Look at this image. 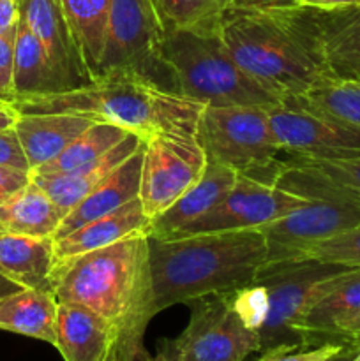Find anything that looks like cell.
<instances>
[{
  "instance_id": "29",
  "label": "cell",
  "mask_w": 360,
  "mask_h": 361,
  "mask_svg": "<svg viewBox=\"0 0 360 361\" xmlns=\"http://www.w3.org/2000/svg\"><path fill=\"white\" fill-rule=\"evenodd\" d=\"M293 101L360 129V81L323 80Z\"/></svg>"
},
{
  "instance_id": "45",
  "label": "cell",
  "mask_w": 360,
  "mask_h": 361,
  "mask_svg": "<svg viewBox=\"0 0 360 361\" xmlns=\"http://www.w3.org/2000/svg\"><path fill=\"white\" fill-rule=\"evenodd\" d=\"M106 361H133V360H129V358H127V356H124V355H120V353H113V355L112 356H109V358L108 360H106Z\"/></svg>"
},
{
  "instance_id": "44",
  "label": "cell",
  "mask_w": 360,
  "mask_h": 361,
  "mask_svg": "<svg viewBox=\"0 0 360 361\" xmlns=\"http://www.w3.org/2000/svg\"><path fill=\"white\" fill-rule=\"evenodd\" d=\"M18 289H20V286L14 284V282H11L9 279H6L4 275H0V296L7 295V293L18 291Z\"/></svg>"
},
{
  "instance_id": "40",
  "label": "cell",
  "mask_w": 360,
  "mask_h": 361,
  "mask_svg": "<svg viewBox=\"0 0 360 361\" xmlns=\"http://www.w3.org/2000/svg\"><path fill=\"white\" fill-rule=\"evenodd\" d=\"M299 6L316 7V9H337V7L360 6V0H300Z\"/></svg>"
},
{
  "instance_id": "8",
  "label": "cell",
  "mask_w": 360,
  "mask_h": 361,
  "mask_svg": "<svg viewBox=\"0 0 360 361\" xmlns=\"http://www.w3.org/2000/svg\"><path fill=\"white\" fill-rule=\"evenodd\" d=\"M166 28L154 0H109L99 76H134L175 92L162 60Z\"/></svg>"
},
{
  "instance_id": "21",
  "label": "cell",
  "mask_w": 360,
  "mask_h": 361,
  "mask_svg": "<svg viewBox=\"0 0 360 361\" xmlns=\"http://www.w3.org/2000/svg\"><path fill=\"white\" fill-rule=\"evenodd\" d=\"M150 219L147 217L140 197H134L124 207L81 226L76 231L53 240L56 261L92 252L102 247L113 245L129 236L147 235Z\"/></svg>"
},
{
  "instance_id": "2",
  "label": "cell",
  "mask_w": 360,
  "mask_h": 361,
  "mask_svg": "<svg viewBox=\"0 0 360 361\" xmlns=\"http://www.w3.org/2000/svg\"><path fill=\"white\" fill-rule=\"evenodd\" d=\"M154 314L176 303L235 291L256 282L268 261L256 229L148 238Z\"/></svg>"
},
{
  "instance_id": "47",
  "label": "cell",
  "mask_w": 360,
  "mask_h": 361,
  "mask_svg": "<svg viewBox=\"0 0 360 361\" xmlns=\"http://www.w3.org/2000/svg\"><path fill=\"white\" fill-rule=\"evenodd\" d=\"M0 231H4V229H2V226H0Z\"/></svg>"
},
{
  "instance_id": "12",
  "label": "cell",
  "mask_w": 360,
  "mask_h": 361,
  "mask_svg": "<svg viewBox=\"0 0 360 361\" xmlns=\"http://www.w3.org/2000/svg\"><path fill=\"white\" fill-rule=\"evenodd\" d=\"M309 197L296 196L272 182L239 175L235 185L214 208L172 236L258 229L304 207Z\"/></svg>"
},
{
  "instance_id": "15",
  "label": "cell",
  "mask_w": 360,
  "mask_h": 361,
  "mask_svg": "<svg viewBox=\"0 0 360 361\" xmlns=\"http://www.w3.org/2000/svg\"><path fill=\"white\" fill-rule=\"evenodd\" d=\"M18 4L20 20L44 46L67 90L88 83L87 71L59 0H18Z\"/></svg>"
},
{
  "instance_id": "28",
  "label": "cell",
  "mask_w": 360,
  "mask_h": 361,
  "mask_svg": "<svg viewBox=\"0 0 360 361\" xmlns=\"http://www.w3.org/2000/svg\"><path fill=\"white\" fill-rule=\"evenodd\" d=\"M127 134L131 133H127L126 129H120L116 126H112V123H92L59 157L53 159L48 164L30 171V176L60 175V173L73 171V169L80 168V166L87 164V162H92L94 159L101 157L102 154L112 150L120 141L126 140Z\"/></svg>"
},
{
  "instance_id": "9",
  "label": "cell",
  "mask_w": 360,
  "mask_h": 361,
  "mask_svg": "<svg viewBox=\"0 0 360 361\" xmlns=\"http://www.w3.org/2000/svg\"><path fill=\"white\" fill-rule=\"evenodd\" d=\"M208 162L260 178L277 171L281 147L272 133L268 109L256 106H205L196 129Z\"/></svg>"
},
{
  "instance_id": "11",
  "label": "cell",
  "mask_w": 360,
  "mask_h": 361,
  "mask_svg": "<svg viewBox=\"0 0 360 361\" xmlns=\"http://www.w3.org/2000/svg\"><path fill=\"white\" fill-rule=\"evenodd\" d=\"M207 155L196 134L162 133L145 141L138 197L150 221L168 210L207 169Z\"/></svg>"
},
{
  "instance_id": "36",
  "label": "cell",
  "mask_w": 360,
  "mask_h": 361,
  "mask_svg": "<svg viewBox=\"0 0 360 361\" xmlns=\"http://www.w3.org/2000/svg\"><path fill=\"white\" fill-rule=\"evenodd\" d=\"M30 173L0 166V204L30 182Z\"/></svg>"
},
{
  "instance_id": "26",
  "label": "cell",
  "mask_w": 360,
  "mask_h": 361,
  "mask_svg": "<svg viewBox=\"0 0 360 361\" xmlns=\"http://www.w3.org/2000/svg\"><path fill=\"white\" fill-rule=\"evenodd\" d=\"M64 214L34 180L0 204V226L14 235L53 238Z\"/></svg>"
},
{
  "instance_id": "4",
  "label": "cell",
  "mask_w": 360,
  "mask_h": 361,
  "mask_svg": "<svg viewBox=\"0 0 360 361\" xmlns=\"http://www.w3.org/2000/svg\"><path fill=\"white\" fill-rule=\"evenodd\" d=\"M219 35L233 60L284 101L328 80L289 9H228L219 23Z\"/></svg>"
},
{
  "instance_id": "37",
  "label": "cell",
  "mask_w": 360,
  "mask_h": 361,
  "mask_svg": "<svg viewBox=\"0 0 360 361\" xmlns=\"http://www.w3.org/2000/svg\"><path fill=\"white\" fill-rule=\"evenodd\" d=\"M18 23H20L18 0H0V37L16 35Z\"/></svg>"
},
{
  "instance_id": "31",
  "label": "cell",
  "mask_w": 360,
  "mask_h": 361,
  "mask_svg": "<svg viewBox=\"0 0 360 361\" xmlns=\"http://www.w3.org/2000/svg\"><path fill=\"white\" fill-rule=\"evenodd\" d=\"M299 259H316L348 268H360V224L348 231L313 243L304 249Z\"/></svg>"
},
{
  "instance_id": "14",
  "label": "cell",
  "mask_w": 360,
  "mask_h": 361,
  "mask_svg": "<svg viewBox=\"0 0 360 361\" xmlns=\"http://www.w3.org/2000/svg\"><path fill=\"white\" fill-rule=\"evenodd\" d=\"M292 16L316 51L328 80L360 81V6L292 7Z\"/></svg>"
},
{
  "instance_id": "22",
  "label": "cell",
  "mask_w": 360,
  "mask_h": 361,
  "mask_svg": "<svg viewBox=\"0 0 360 361\" xmlns=\"http://www.w3.org/2000/svg\"><path fill=\"white\" fill-rule=\"evenodd\" d=\"M55 263L53 238L0 231V275L20 288L53 293Z\"/></svg>"
},
{
  "instance_id": "5",
  "label": "cell",
  "mask_w": 360,
  "mask_h": 361,
  "mask_svg": "<svg viewBox=\"0 0 360 361\" xmlns=\"http://www.w3.org/2000/svg\"><path fill=\"white\" fill-rule=\"evenodd\" d=\"M162 60L176 94L205 106H256L270 109L284 99L263 87L233 60L219 28L166 30Z\"/></svg>"
},
{
  "instance_id": "18",
  "label": "cell",
  "mask_w": 360,
  "mask_h": 361,
  "mask_svg": "<svg viewBox=\"0 0 360 361\" xmlns=\"http://www.w3.org/2000/svg\"><path fill=\"white\" fill-rule=\"evenodd\" d=\"M92 123L95 122L69 113H20L14 130L34 171L59 157Z\"/></svg>"
},
{
  "instance_id": "30",
  "label": "cell",
  "mask_w": 360,
  "mask_h": 361,
  "mask_svg": "<svg viewBox=\"0 0 360 361\" xmlns=\"http://www.w3.org/2000/svg\"><path fill=\"white\" fill-rule=\"evenodd\" d=\"M166 30L219 28L232 0H154Z\"/></svg>"
},
{
  "instance_id": "6",
  "label": "cell",
  "mask_w": 360,
  "mask_h": 361,
  "mask_svg": "<svg viewBox=\"0 0 360 361\" xmlns=\"http://www.w3.org/2000/svg\"><path fill=\"white\" fill-rule=\"evenodd\" d=\"M281 189L309 197L304 207L261 226L256 231L267 240L268 261L299 259L304 249L360 224V200L299 161L282 162L272 178Z\"/></svg>"
},
{
  "instance_id": "34",
  "label": "cell",
  "mask_w": 360,
  "mask_h": 361,
  "mask_svg": "<svg viewBox=\"0 0 360 361\" xmlns=\"http://www.w3.org/2000/svg\"><path fill=\"white\" fill-rule=\"evenodd\" d=\"M0 166H7V168L30 173V166H28L23 147H21L20 140H18L14 127L13 129L0 130Z\"/></svg>"
},
{
  "instance_id": "27",
  "label": "cell",
  "mask_w": 360,
  "mask_h": 361,
  "mask_svg": "<svg viewBox=\"0 0 360 361\" xmlns=\"http://www.w3.org/2000/svg\"><path fill=\"white\" fill-rule=\"evenodd\" d=\"M59 4L78 46L88 81L95 80L104 51L109 0H59Z\"/></svg>"
},
{
  "instance_id": "10",
  "label": "cell",
  "mask_w": 360,
  "mask_h": 361,
  "mask_svg": "<svg viewBox=\"0 0 360 361\" xmlns=\"http://www.w3.org/2000/svg\"><path fill=\"white\" fill-rule=\"evenodd\" d=\"M186 330L172 338L182 361H246L260 353V335L244 321L233 303V291L189 303Z\"/></svg>"
},
{
  "instance_id": "1",
  "label": "cell",
  "mask_w": 360,
  "mask_h": 361,
  "mask_svg": "<svg viewBox=\"0 0 360 361\" xmlns=\"http://www.w3.org/2000/svg\"><path fill=\"white\" fill-rule=\"evenodd\" d=\"M52 282L59 302L87 307L119 328L122 344L116 353L133 361L152 360L143 348L147 324L155 316L145 233L56 261Z\"/></svg>"
},
{
  "instance_id": "41",
  "label": "cell",
  "mask_w": 360,
  "mask_h": 361,
  "mask_svg": "<svg viewBox=\"0 0 360 361\" xmlns=\"http://www.w3.org/2000/svg\"><path fill=\"white\" fill-rule=\"evenodd\" d=\"M20 111L13 104H0V130L13 129Z\"/></svg>"
},
{
  "instance_id": "13",
  "label": "cell",
  "mask_w": 360,
  "mask_h": 361,
  "mask_svg": "<svg viewBox=\"0 0 360 361\" xmlns=\"http://www.w3.org/2000/svg\"><path fill=\"white\" fill-rule=\"evenodd\" d=\"M272 133L282 154L302 159H344L360 155V129L300 102L268 109Z\"/></svg>"
},
{
  "instance_id": "48",
  "label": "cell",
  "mask_w": 360,
  "mask_h": 361,
  "mask_svg": "<svg viewBox=\"0 0 360 361\" xmlns=\"http://www.w3.org/2000/svg\"><path fill=\"white\" fill-rule=\"evenodd\" d=\"M0 104H4V102H0Z\"/></svg>"
},
{
  "instance_id": "32",
  "label": "cell",
  "mask_w": 360,
  "mask_h": 361,
  "mask_svg": "<svg viewBox=\"0 0 360 361\" xmlns=\"http://www.w3.org/2000/svg\"><path fill=\"white\" fill-rule=\"evenodd\" d=\"M293 161H299L307 164L309 168L316 169L320 175L330 180L332 183L344 189L346 192L353 194L360 200V155L344 159H302L293 157Z\"/></svg>"
},
{
  "instance_id": "16",
  "label": "cell",
  "mask_w": 360,
  "mask_h": 361,
  "mask_svg": "<svg viewBox=\"0 0 360 361\" xmlns=\"http://www.w3.org/2000/svg\"><path fill=\"white\" fill-rule=\"evenodd\" d=\"M122 344L119 328L87 307L59 302L56 344L64 361H106Z\"/></svg>"
},
{
  "instance_id": "7",
  "label": "cell",
  "mask_w": 360,
  "mask_h": 361,
  "mask_svg": "<svg viewBox=\"0 0 360 361\" xmlns=\"http://www.w3.org/2000/svg\"><path fill=\"white\" fill-rule=\"evenodd\" d=\"M346 270L349 268L316 259L265 264L256 277V284L263 286L268 296L267 317L258 331L260 353L279 345H306L300 323Z\"/></svg>"
},
{
  "instance_id": "17",
  "label": "cell",
  "mask_w": 360,
  "mask_h": 361,
  "mask_svg": "<svg viewBox=\"0 0 360 361\" xmlns=\"http://www.w3.org/2000/svg\"><path fill=\"white\" fill-rule=\"evenodd\" d=\"M143 143L145 141L140 136L131 133L112 150L73 171L60 173V175H37L30 178L46 190V194L66 217L81 200H85L106 176L112 175Z\"/></svg>"
},
{
  "instance_id": "43",
  "label": "cell",
  "mask_w": 360,
  "mask_h": 361,
  "mask_svg": "<svg viewBox=\"0 0 360 361\" xmlns=\"http://www.w3.org/2000/svg\"><path fill=\"white\" fill-rule=\"evenodd\" d=\"M359 348H360L359 344H348L341 353H337V355L332 356V358H328L327 361H352L353 358H355Z\"/></svg>"
},
{
  "instance_id": "23",
  "label": "cell",
  "mask_w": 360,
  "mask_h": 361,
  "mask_svg": "<svg viewBox=\"0 0 360 361\" xmlns=\"http://www.w3.org/2000/svg\"><path fill=\"white\" fill-rule=\"evenodd\" d=\"M67 90L56 74L48 51L34 32L20 20L13 49L14 106Z\"/></svg>"
},
{
  "instance_id": "25",
  "label": "cell",
  "mask_w": 360,
  "mask_h": 361,
  "mask_svg": "<svg viewBox=\"0 0 360 361\" xmlns=\"http://www.w3.org/2000/svg\"><path fill=\"white\" fill-rule=\"evenodd\" d=\"M59 300L53 293L20 288L0 296V330L56 344Z\"/></svg>"
},
{
  "instance_id": "38",
  "label": "cell",
  "mask_w": 360,
  "mask_h": 361,
  "mask_svg": "<svg viewBox=\"0 0 360 361\" xmlns=\"http://www.w3.org/2000/svg\"><path fill=\"white\" fill-rule=\"evenodd\" d=\"M300 0H232L229 9L244 11H282L299 7Z\"/></svg>"
},
{
  "instance_id": "19",
  "label": "cell",
  "mask_w": 360,
  "mask_h": 361,
  "mask_svg": "<svg viewBox=\"0 0 360 361\" xmlns=\"http://www.w3.org/2000/svg\"><path fill=\"white\" fill-rule=\"evenodd\" d=\"M143 148L145 143L62 219L53 240L62 238V236L76 231L81 226L88 224V222L95 221V219L102 217L138 197L141 183Z\"/></svg>"
},
{
  "instance_id": "42",
  "label": "cell",
  "mask_w": 360,
  "mask_h": 361,
  "mask_svg": "<svg viewBox=\"0 0 360 361\" xmlns=\"http://www.w3.org/2000/svg\"><path fill=\"white\" fill-rule=\"evenodd\" d=\"M150 361H182L176 349L173 348L172 341H161L157 345V353Z\"/></svg>"
},
{
  "instance_id": "33",
  "label": "cell",
  "mask_w": 360,
  "mask_h": 361,
  "mask_svg": "<svg viewBox=\"0 0 360 361\" xmlns=\"http://www.w3.org/2000/svg\"><path fill=\"white\" fill-rule=\"evenodd\" d=\"M348 344L341 342H325L320 345H279L260 353L256 361H327Z\"/></svg>"
},
{
  "instance_id": "3",
  "label": "cell",
  "mask_w": 360,
  "mask_h": 361,
  "mask_svg": "<svg viewBox=\"0 0 360 361\" xmlns=\"http://www.w3.org/2000/svg\"><path fill=\"white\" fill-rule=\"evenodd\" d=\"M20 113H69L112 123L150 140L162 133L196 134L205 104L134 76H99L80 87L21 102Z\"/></svg>"
},
{
  "instance_id": "35",
  "label": "cell",
  "mask_w": 360,
  "mask_h": 361,
  "mask_svg": "<svg viewBox=\"0 0 360 361\" xmlns=\"http://www.w3.org/2000/svg\"><path fill=\"white\" fill-rule=\"evenodd\" d=\"M13 49H14V35L0 37V102L14 106Z\"/></svg>"
},
{
  "instance_id": "46",
  "label": "cell",
  "mask_w": 360,
  "mask_h": 361,
  "mask_svg": "<svg viewBox=\"0 0 360 361\" xmlns=\"http://www.w3.org/2000/svg\"><path fill=\"white\" fill-rule=\"evenodd\" d=\"M352 361H360V348H359V351H356V355H355V358H353Z\"/></svg>"
},
{
  "instance_id": "24",
  "label": "cell",
  "mask_w": 360,
  "mask_h": 361,
  "mask_svg": "<svg viewBox=\"0 0 360 361\" xmlns=\"http://www.w3.org/2000/svg\"><path fill=\"white\" fill-rule=\"evenodd\" d=\"M356 314H360V268H349L339 275L334 288L302 319L299 331L304 344L335 342L337 328Z\"/></svg>"
},
{
  "instance_id": "20",
  "label": "cell",
  "mask_w": 360,
  "mask_h": 361,
  "mask_svg": "<svg viewBox=\"0 0 360 361\" xmlns=\"http://www.w3.org/2000/svg\"><path fill=\"white\" fill-rule=\"evenodd\" d=\"M239 173L226 166L208 162L201 178L180 196L168 210L150 221L147 229L148 238H166L175 235L179 229L200 219L214 208L235 185Z\"/></svg>"
},
{
  "instance_id": "39",
  "label": "cell",
  "mask_w": 360,
  "mask_h": 361,
  "mask_svg": "<svg viewBox=\"0 0 360 361\" xmlns=\"http://www.w3.org/2000/svg\"><path fill=\"white\" fill-rule=\"evenodd\" d=\"M335 342L360 345V314L342 323L335 331Z\"/></svg>"
}]
</instances>
